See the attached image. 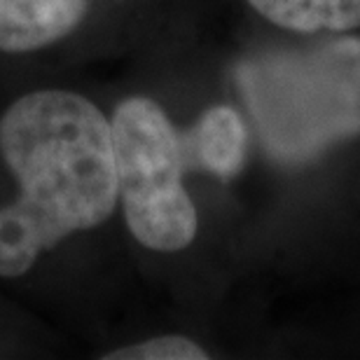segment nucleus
Instances as JSON below:
<instances>
[{"label":"nucleus","mask_w":360,"mask_h":360,"mask_svg":"<svg viewBox=\"0 0 360 360\" xmlns=\"http://www.w3.org/2000/svg\"><path fill=\"white\" fill-rule=\"evenodd\" d=\"M243 87L269 153L309 162L360 136V38L267 56L248 66Z\"/></svg>","instance_id":"obj_2"},{"label":"nucleus","mask_w":360,"mask_h":360,"mask_svg":"<svg viewBox=\"0 0 360 360\" xmlns=\"http://www.w3.org/2000/svg\"><path fill=\"white\" fill-rule=\"evenodd\" d=\"M117 204L134 239L157 253H178L197 236V208L183 185L185 150L164 108L131 96L110 120Z\"/></svg>","instance_id":"obj_3"},{"label":"nucleus","mask_w":360,"mask_h":360,"mask_svg":"<svg viewBox=\"0 0 360 360\" xmlns=\"http://www.w3.org/2000/svg\"><path fill=\"white\" fill-rule=\"evenodd\" d=\"M0 155L19 183L0 206V276L17 278L45 250L94 229L117 206L110 122L89 98L40 89L0 117Z\"/></svg>","instance_id":"obj_1"},{"label":"nucleus","mask_w":360,"mask_h":360,"mask_svg":"<svg viewBox=\"0 0 360 360\" xmlns=\"http://www.w3.org/2000/svg\"><path fill=\"white\" fill-rule=\"evenodd\" d=\"M87 10L89 0H0V52L54 45L82 24Z\"/></svg>","instance_id":"obj_4"},{"label":"nucleus","mask_w":360,"mask_h":360,"mask_svg":"<svg viewBox=\"0 0 360 360\" xmlns=\"http://www.w3.org/2000/svg\"><path fill=\"white\" fill-rule=\"evenodd\" d=\"M255 12L288 31H354L360 26V0H248Z\"/></svg>","instance_id":"obj_6"},{"label":"nucleus","mask_w":360,"mask_h":360,"mask_svg":"<svg viewBox=\"0 0 360 360\" xmlns=\"http://www.w3.org/2000/svg\"><path fill=\"white\" fill-rule=\"evenodd\" d=\"M246 124L229 105H213L187 134V148L194 162L218 178H234L246 162Z\"/></svg>","instance_id":"obj_5"},{"label":"nucleus","mask_w":360,"mask_h":360,"mask_svg":"<svg viewBox=\"0 0 360 360\" xmlns=\"http://www.w3.org/2000/svg\"><path fill=\"white\" fill-rule=\"evenodd\" d=\"M105 360H206L208 354L183 335H162L148 342L131 344V347L110 351Z\"/></svg>","instance_id":"obj_7"}]
</instances>
